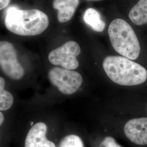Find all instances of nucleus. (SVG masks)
Masks as SVG:
<instances>
[{
	"label": "nucleus",
	"instance_id": "nucleus-1",
	"mask_svg": "<svg viewBox=\"0 0 147 147\" xmlns=\"http://www.w3.org/2000/svg\"><path fill=\"white\" fill-rule=\"evenodd\" d=\"M5 27L11 33L22 36L39 35L49 26L47 15L37 9H20L11 7L7 11Z\"/></svg>",
	"mask_w": 147,
	"mask_h": 147
},
{
	"label": "nucleus",
	"instance_id": "nucleus-2",
	"mask_svg": "<svg viewBox=\"0 0 147 147\" xmlns=\"http://www.w3.org/2000/svg\"><path fill=\"white\" fill-rule=\"evenodd\" d=\"M102 67L107 76L117 84L132 86L147 80L146 69L124 56H107L103 61Z\"/></svg>",
	"mask_w": 147,
	"mask_h": 147
},
{
	"label": "nucleus",
	"instance_id": "nucleus-3",
	"mask_svg": "<svg viewBox=\"0 0 147 147\" xmlns=\"http://www.w3.org/2000/svg\"><path fill=\"white\" fill-rule=\"evenodd\" d=\"M111 43L116 51L131 60L138 57L141 47L136 34L131 26L121 19L111 22L108 29Z\"/></svg>",
	"mask_w": 147,
	"mask_h": 147
},
{
	"label": "nucleus",
	"instance_id": "nucleus-4",
	"mask_svg": "<svg viewBox=\"0 0 147 147\" xmlns=\"http://www.w3.org/2000/svg\"><path fill=\"white\" fill-rule=\"evenodd\" d=\"M49 79L64 94H73L80 88L83 82L80 74L72 70L53 67L48 73Z\"/></svg>",
	"mask_w": 147,
	"mask_h": 147
},
{
	"label": "nucleus",
	"instance_id": "nucleus-5",
	"mask_svg": "<svg viewBox=\"0 0 147 147\" xmlns=\"http://www.w3.org/2000/svg\"><path fill=\"white\" fill-rule=\"evenodd\" d=\"M81 53V48L78 42L69 41L62 46L52 50L49 54V61L53 65H60L69 70H74L79 67L77 59Z\"/></svg>",
	"mask_w": 147,
	"mask_h": 147
},
{
	"label": "nucleus",
	"instance_id": "nucleus-6",
	"mask_svg": "<svg viewBox=\"0 0 147 147\" xmlns=\"http://www.w3.org/2000/svg\"><path fill=\"white\" fill-rule=\"evenodd\" d=\"M0 66L3 73L13 80H20L25 74L24 69L18 61L14 45L4 40L0 42Z\"/></svg>",
	"mask_w": 147,
	"mask_h": 147
},
{
	"label": "nucleus",
	"instance_id": "nucleus-7",
	"mask_svg": "<svg viewBox=\"0 0 147 147\" xmlns=\"http://www.w3.org/2000/svg\"><path fill=\"white\" fill-rule=\"evenodd\" d=\"M125 136L131 142L140 146L147 144V118L128 121L124 127Z\"/></svg>",
	"mask_w": 147,
	"mask_h": 147
},
{
	"label": "nucleus",
	"instance_id": "nucleus-8",
	"mask_svg": "<svg viewBox=\"0 0 147 147\" xmlns=\"http://www.w3.org/2000/svg\"><path fill=\"white\" fill-rule=\"evenodd\" d=\"M47 126L44 123L34 124L27 133L25 147H56L53 142L47 140Z\"/></svg>",
	"mask_w": 147,
	"mask_h": 147
},
{
	"label": "nucleus",
	"instance_id": "nucleus-9",
	"mask_svg": "<svg viewBox=\"0 0 147 147\" xmlns=\"http://www.w3.org/2000/svg\"><path fill=\"white\" fill-rule=\"evenodd\" d=\"M80 0H54L53 8L58 11L57 18L60 22L69 21L76 10Z\"/></svg>",
	"mask_w": 147,
	"mask_h": 147
},
{
	"label": "nucleus",
	"instance_id": "nucleus-10",
	"mask_svg": "<svg viewBox=\"0 0 147 147\" xmlns=\"http://www.w3.org/2000/svg\"><path fill=\"white\" fill-rule=\"evenodd\" d=\"M131 21L135 25L141 26L147 23V0H140L129 13Z\"/></svg>",
	"mask_w": 147,
	"mask_h": 147
},
{
	"label": "nucleus",
	"instance_id": "nucleus-11",
	"mask_svg": "<svg viewBox=\"0 0 147 147\" xmlns=\"http://www.w3.org/2000/svg\"><path fill=\"white\" fill-rule=\"evenodd\" d=\"M84 22L94 31L98 32L103 31L106 24L101 19L100 13L94 8H89L86 9L84 16Z\"/></svg>",
	"mask_w": 147,
	"mask_h": 147
},
{
	"label": "nucleus",
	"instance_id": "nucleus-12",
	"mask_svg": "<svg viewBox=\"0 0 147 147\" xmlns=\"http://www.w3.org/2000/svg\"><path fill=\"white\" fill-rule=\"evenodd\" d=\"M5 80L0 78V110H9L14 102V98L9 92L5 89Z\"/></svg>",
	"mask_w": 147,
	"mask_h": 147
},
{
	"label": "nucleus",
	"instance_id": "nucleus-13",
	"mask_svg": "<svg viewBox=\"0 0 147 147\" xmlns=\"http://www.w3.org/2000/svg\"><path fill=\"white\" fill-rule=\"evenodd\" d=\"M58 147H84V144L79 136L69 135L63 138Z\"/></svg>",
	"mask_w": 147,
	"mask_h": 147
},
{
	"label": "nucleus",
	"instance_id": "nucleus-14",
	"mask_svg": "<svg viewBox=\"0 0 147 147\" xmlns=\"http://www.w3.org/2000/svg\"><path fill=\"white\" fill-rule=\"evenodd\" d=\"M99 147H121L112 137H105Z\"/></svg>",
	"mask_w": 147,
	"mask_h": 147
},
{
	"label": "nucleus",
	"instance_id": "nucleus-15",
	"mask_svg": "<svg viewBox=\"0 0 147 147\" xmlns=\"http://www.w3.org/2000/svg\"><path fill=\"white\" fill-rule=\"evenodd\" d=\"M11 0H0V9L2 10L9 5Z\"/></svg>",
	"mask_w": 147,
	"mask_h": 147
},
{
	"label": "nucleus",
	"instance_id": "nucleus-16",
	"mask_svg": "<svg viewBox=\"0 0 147 147\" xmlns=\"http://www.w3.org/2000/svg\"><path fill=\"white\" fill-rule=\"evenodd\" d=\"M3 121H4V116H3V114L2 113V112H1L0 113V125H2Z\"/></svg>",
	"mask_w": 147,
	"mask_h": 147
},
{
	"label": "nucleus",
	"instance_id": "nucleus-17",
	"mask_svg": "<svg viewBox=\"0 0 147 147\" xmlns=\"http://www.w3.org/2000/svg\"><path fill=\"white\" fill-rule=\"evenodd\" d=\"M87 1H100V0H87Z\"/></svg>",
	"mask_w": 147,
	"mask_h": 147
},
{
	"label": "nucleus",
	"instance_id": "nucleus-18",
	"mask_svg": "<svg viewBox=\"0 0 147 147\" xmlns=\"http://www.w3.org/2000/svg\"></svg>",
	"mask_w": 147,
	"mask_h": 147
}]
</instances>
